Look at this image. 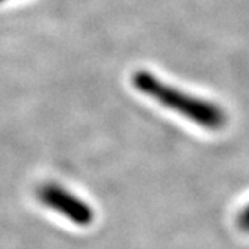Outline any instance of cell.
I'll return each instance as SVG.
<instances>
[{
    "label": "cell",
    "instance_id": "cell-2",
    "mask_svg": "<svg viewBox=\"0 0 249 249\" xmlns=\"http://www.w3.org/2000/svg\"><path fill=\"white\" fill-rule=\"evenodd\" d=\"M39 198L44 204L57 210L78 225H89L93 221V210L81 200L75 198L72 194L59 186L47 185L41 188Z\"/></svg>",
    "mask_w": 249,
    "mask_h": 249
},
{
    "label": "cell",
    "instance_id": "cell-1",
    "mask_svg": "<svg viewBox=\"0 0 249 249\" xmlns=\"http://www.w3.org/2000/svg\"><path fill=\"white\" fill-rule=\"evenodd\" d=\"M132 81L141 93L156 99L159 104L168 107L174 111H179L180 114L198 123L203 128L219 129L225 123V116L222 110L215 104L186 95L177 90V89L159 81L155 75L149 72H144V71L135 72Z\"/></svg>",
    "mask_w": 249,
    "mask_h": 249
},
{
    "label": "cell",
    "instance_id": "cell-3",
    "mask_svg": "<svg viewBox=\"0 0 249 249\" xmlns=\"http://www.w3.org/2000/svg\"><path fill=\"white\" fill-rule=\"evenodd\" d=\"M240 222H242V227H243L245 230H249V207L243 212Z\"/></svg>",
    "mask_w": 249,
    "mask_h": 249
},
{
    "label": "cell",
    "instance_id": "cell-4",
    "mask_svg": "<svg viewBox=\"0 0 249 249\" xmlns=\"http://www.w3.org/2000/svg\"><path fill=\"white\" fill-rule=\"evenodd\" d=\"M2 2H5V0H0V3H2Z\"/></svg>",
    "mask_w": 249,
    "mask_h": 249
}]
</instances>
